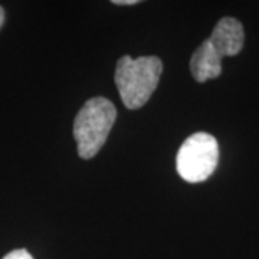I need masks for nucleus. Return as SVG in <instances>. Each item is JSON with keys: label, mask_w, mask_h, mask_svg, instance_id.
Wrapping results in <instances>:
<instances>
[{"label": "nucleus", "mask_w": 259, "mask_h": 259, "mask_svg": "<svg viewBox=\"0 0 259 259\" xmlns=\"http://www.w3.org/2000/svg\"><path fill=\"white\" fill-rule=\"evenodd\" d=\"M209 40L221 58L238 55L245 40L243 26L238 19L222 18L216 23Z\"/></svg>", "instance_id": "4"}, {"label": "nucleus", "mask_w": 259, "mask_h": 259, "mask_svg": "<svg viewBox=\"0 0 259 259\" xmlns=\"http://www.w3.org/2000/svg\"><path fill=\"white\" fill-rule=\"evenodd\" d=\"M3 259H33V256L26 249H16L12 250Z\"/></svg>", "instance_id": "6"}, {"label": "nucleus", "mask_w": 259, "mask_h": 259, "mask_svg": "<svg viewBox=\"0 0 259 259\" xmlns=\"http://www.w3.org/2000/svg\"><path fill=\"white\" fill-rule=\"evenodd\" d=\"M163 62L157 56H122L115 68V85L124 105L139 110L156 91Z\"/></svg>", "instance_id": "1"}, {"label": "nucleus", "mask_w": 259, "mask_h": 259, "mask_svg": "<svg viewBox=\"0 0 259 259\" xmlns=\"http://www.w3.org/2000/svg\"><path fill=\"white\" fill-rule=\"evenodd\" d=\"M190 71L197 82L214 79L222 72V58L214 51L209 39L203 40L194 51L190 59Z\"/></svg>", "instance_id": "5"}, {"label": "nucleus", "mask_w": 259, "mask_h": 259, "mask_svg": "<svg viewBox=\"0 0 259 259\" xmlns=\"http://www.w3.org/2000/svg\"><path fill=\"white\" fill-rule=\"evenodd\" d=\"M117 110L110 100L94 97L85 102L74 121V139L81 158H93L108 139Z\"/></svg>", "instance_id": "2"}, {"label": "nucleus", "mask_w": 259, "mask_h": 259, "mask_svg": "<svg viewBox=\"0 0 259 259\" xmlns=\"http://www.w3.org/2000/svg\"><path fill=\"white\" fill-rule=\"evenodd\" d=\"M3 23H5V10L0 8V28L3 26Z\"/></svg>", "instance_id": "8"}, {"label": "nucleus", "mask_w": 259, "mask_h": 259, "mask_svg": "<svg viewBox=\"0 0 259 259\" xmlns=\"http://www.w3.org/2000/svg\"><path fill=\"white\" fill-rule=\"evenodd\" d=\"M219 161V146L207 133H194L179 148L177 173L189 183H200L212 176Z\"/></svg>", "instance_id": "3"}, {"label": "nucleus", "mask_w": 259, "mask_h": 259, "mask_svg": "<svg viewBox=\"0 0 259 259\" xmlns=\"http://www.w3.org/2000/svg\"><path fill=\"white\" fill-rule=\"evenodd\" d=\"M112 3H114V5H120V6H125V5L131 6V5H137L139 0H114Z\"/></svg>", "instance_id": "7"}]
</instances>
